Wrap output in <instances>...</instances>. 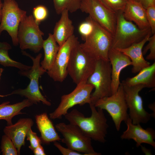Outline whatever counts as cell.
<instances>
[{"label": "cell", "instance_id": "obj_25", "mask_svg": "<svg viewBox=\"0 0 155 155\" xmlns=\"http://www.w3.org/2000/svg\"><path fill=\"white\" fill-rule=\"evenodd\" d=\"M55 11L60 14L64 10L73 13L80 9L82 0H53Z\"/></svg>", "mask_w": 155, "mask_h": 155}, {"label": "cell", "instance_id": "obj_33", "mask_svg": "<svg viewBox=\"0 0 155 155\" xmlns=\"http://www.w3.org/2000/svg\"><path fill=\"white\" fill-rule=\"evenodd\" d=\"M146 18L152 34H155V5L146 9Z\"/></svg>", "mask_w": 155, "mask_h": 155}, {"label": "cell", "instance_id": "obj_18", "mask_svg": "<svg viewBox=\"0 0 155 155\" xmlns=\"http://www.w3.org/2000/svg\"><path fill=\"white\" fill-rule=\"evenodd\" d=\"M152 34L151 33L149 34L142 41L127 48L117 49L130 59L132 62L131 71L133 73L138 72L142 69L150 65V63L144 58L142 50L145 44L148 41Z\"/></svg>", "mask_w": 155, "mask_h": 155}, {"label": "cell", "instance_id": "obj_14", "mask_svg": "<svg viewBox=\"0 0 155 155\" xmlns=\"http://www.w3.org/2000/svg\"><path fill=\"white\" fill-rule=\"evenodd\" d=\"M78 41L74 34L59 47L56 58L52 67L46 71L54 81L62 82L68 74L67 67L71 50Z\"/></svg>", "mask_w": 155, "mask_h": 155}, {"label": "cell", "instance_id": "obj_20", "mask_svg": "<svg viewBox=\"0 0 155 155\" xmlns=\"http://www.w3.org/2000/svg\"><path fill=\"white\" fill-rule=\"evenodd\" d=\"M69 12L67 10L61 12L60 18L56 23L54 28L52 34L59 47L73 35L74 27L69 18Z\"/></svg>", "mask_w": 155, "mask_h": 155}, {"label": "cell", "instance_id": "obj_5", "mask_svg": "<svg viewBox=\"0 0 155 155\" xmlns=\"http://www.w3.org/2000/svg\"><path fill=\"white\" fill-rule=\"evenodd\" d=\"M62 135L61 141L69 149L84 153L85 155H100L92 145L91 138L87 136L77 126L69 123H60L55 125Z\"/></svg>", "mask_w": 155, "mask_h": 155}, {"label": "cell", "instance_id": "obj_28", "mask_svg": "<svg viewBox=\"0 0 155 155\" xmlns=\"http://www.w3.org/2000/svg\"><path fill=\"white\" fill-rule=\"evenodd\" d=\"M93 29L94 25L92 19L89 16L85 21L80 24L78 28V32L83 40L84 41L91 34Z\"/></svg>", "mask_w": 155, "mask_h": 155}, {"label": "cell", "instance_id": "obj_24", "mask_svg": "<svg viewBox=\"0 0 155 155\" xmlns=\"http://www.w3.org/2000/svg\"><path fill=\"white\" fill-rule=\"evenodd\" d=\"M59 46L52 34L49 33L47 38L44 40L42 48L44 52L43 60L40 63L41 66L46 71L52 67L56 58Z\"/></svg>", "mask_w": 155, "mask_h": 155}, {"label": "cell", "instance_id": "obj_23", "mask_svg": "<svg viewBox=\"0 0 155 155\" xmlns=\"http://www.w3.org/2000/svg\"><path fill=\"white\" fill-rule=\"evenodd\" d=\"M135 76L128 78L122 83L129 86L143 84L146 88L155 87V62L140 71Z\"/></svg>", "mask_w": 155, "mask_h": 155}, {"label": "cell", "instance_id": "obj_15", "mask_svg": "<svg viewBox=\"0 0 155 155\" xmlns=\"http://www.w3.org/2000/svg\"><path fill=\"white\" fill-rule=\"evenodd\" d=\"M125 123L127 129L121 136V139H132L136 142V146L138 147L142 143H146L155 148V131L151 128H143L140 123L134 124L129 117Z\"/></svg>", "mask_w": 155, "mask_h": 155}, {"label": "cell", "instance_id": "obj_12", "mask_svg": "<svg viewBox=\"0 0 155 155\" xmlns=\"http://www.w3.org/2000/svg\"><path fill=\"white\" fill-rule=\"evenodd\" d=\"M26 15V11L21 9L15 0H4L0 24V35L3 31H6L11 36L13 45L18 46L19 26L21 21Z\"/></svg>", "mask_w": 155, "mask_h": 155}, {"label": "cell", "instance_id": "obj_30", "mask_svg": "<svg viewBox=\"0 0 155 155\" xmlns=\"http://www.w3.org/2000/svg\"><path fill=\"white\" fill-rule=\"evenodd\" d=\"M111 9L116 12H123L127 0H101Z\"/></svg>", "mask_w": 155, "mask_h": 155}, {"label": "cell", "instance_id": "obj_2", "mask_svg": "<svg viewBox=\"0 0 155 155\" xmlns=\"http://www.w3.org/2000/svg\"><path fill=\"white\" fill-rule=\"evenodd\" d=\"M22 54L30 57L32 60L33 65L29 69L26 71H20L18 73L21 75L27 77L30 79V82L25 89H19L5 95H0V97H3L14 94L25 97L31 101L34 104H37L41 102L44 105L50 106L51 103L42 94L39 88V79L47 71L40 65V61L42 56L39 53L35 58L31 56L25 51L22 50Z\"/></svg>", "mask_w": 155, "mask_h": 155}, {"label": "cell", "instance_id": "obj_4", "mask_svg": "<svg viewBox=\"0 0 155 155\" xmlns=\"http://www.w3.org/2000/svg\"><path fill=\"white\" fill-rule=\"evenodd\" d=\"M94 29L91 34L80 43L82 50L88 56L97 61H109L108 52L111 48L113 35L92 19Z\"/></svg>", "mask_w": 155, "mask_h": 155}, {"label": "cell", "instance_id": "obj_32", "mask_svg": "<svg viewBox=\"0 0 155 155\" xmlns=\"http://www.w3.org/2000/svg\"><path fill=\"white\" fill-rule=\"evenodd\" d=\"M26 137L27 140L29 141L30 142L28 147L32 151L42 142L40 137H38L37 133L33 131L31 128L28 131Z\"/></svg>", "mask_w": 155, "mask_h": 155}, {"label": "cell", "instance_id": "obj_22", "mask_svg": "<svg viewBox=\"0 0 155 155\" xmlns=\"http://www.w3.org/2000/svg\"><path fill=\"white\" fill-rule=\"evenodd\" d=\"M9 101H7L0 104V120L6 121L7 125L13 124L12 119L14 116L26 113L21 112L22 109L31 106L34 104L27 98L13 104H9Z\"/></svg>", "mask_w": 155, "mask_h": 155}, {"label": "cell", "instance_id": "obj_29", "mask_svg": "<svg viewBox=\"0 0 155 155\" xmlns=\"http://www.w3.org/2000/svg\"><path fill=\"white\" fill-rule=\"evenodd\" d=\"M33 16L36 22L39 25L40 22L47 18L48 12L44 6L39 5L34 7L33 9Z\"/></svg>", "mask_w": 155, "mask_h": 155}, {"label": "cell", "instance_id": "obj_11", "mask_svg": "<svg viewBox=\"0 0 155 155\" xmlns=\"http://www.w3.org/2000/svg\"><path fill=\"white\" fill-rule=\"evenodd\" d=\"M93 85L83 82L78 85L70 93L62 95L59 104L52 112L49 114L52 119H61L68 113L69 110L77 105L82 106L91 103V92Z\"/></svg>", "mask_w": 155, "mask_h": 155}, {"label": "cell", "instance_id": "obj_13", "mask_svg": "<svg viewBox=\"0 0 155 155\" xmlns=\"http://www.w3.org/2000/svg\"><path fill=\"white\" fill-rule=\"evenodd\" d=\"M126 101L129 110V117L134 124L146 123L150 119L151 114L143 106V101L139 92L146 88L143 84L129 86L122 83Z\"/></svg>", "mask_w": 155, "mask_h": 155}, {"label": "cell", "instance_id": "obj_37", "mask_svg": "<svg viewBox=\"0 0 155 155\" xmlns=\"http://www.w3.org/2000/svg\"><path fill=\"white\" fill-rule=\"evenodd\" d=\"M7 49L9 50L11 49V46L7 42H0V49Z\"/></svg>", "mask_w": 155, "mask_h": 155}, {"label": "cell", "instance_id": "obj_36", "mask_svg": "<svg viewBox=\"0 0 155 155\" xmlns=\"http://www.w3.org/2000/svg\"><path fill=\"white\" fill-rule=\"evenodd\" d=\"M33 151L35 155H46L43 148L41 144L34 149Z\"/></svg>", "mask_w": 155, "mask_h": 155}, {"label": "cell", "instance_id": "obj_27", "mask_svg": "<svg viewBox=\"0 0 155 155\" xmlns=\"http://www.w3.org/2000/svg\"><path fill=\"white\" fill-rule=\"evenodd\" d=\"M0 149L3 155H18L17 149L11 139L5 134L2 137Z\"/></svg>", "mask_w": 155, "mask_h": 155}, {"label": "cell", "instance_id": "obj_8", "mask_svg": "<svg viewBox=\"0 0 155 155\" xmlns=\"http://www.w3.org/2000/svg\"><path fill=\"white\" fill-rule=\"evenodd\" d=\"M80 9L88 14L94 20L113 35L116 26L117 13L101 0H82Z\"/></svg>", "mask_w": 155, "mask_h": 155}, {"label": "cell", "instance_id": "obj_10", "mask_svg": "<svg viewBox=\"0 0 155 155\" xmlns=\"http://www.w3.org/2000/svg\"><path fill=\"white\" fill-rule=\"evenodd\" d=\"M32 15H26L20 22L18 30V38L22 50L29 49L35 53L42 48L44 33Z\"/></svg>", "mask_w": 155, "mask_h": 155}, {"label": "cell", "instance_id": "obj_35", "mask_svg": "<svg viewBox=\"0 0 155 155\" xmlns=\"http://www.w3.org/2000/svg\"><path fill=\"white\" fill-rule=\"evenodd\" d=\"M140 3L145 9L155 5V0H134Z\"/></svg>", "mask_w": 155, "mask_h": 155}, {"label": "cell", "instance_id": "obj_3", "mask_svg": "<svg viewBox=\"0 0 155 155\" xmlns=\"http://www.w3.org/2000/svg\"><path fill=\"white\" fill-rule=\"evenodd\" d=\"M117 14L116 26L113 36L112 48L117 49L127 48L140 42L148 34L152 33L150 28L140 29L134 23L126 20L123 12H118Z\"/></svg>", "mask_w": 155, "mask_h": 155}, {"label": "cell", "instance_id": "obj_1", "mask_svg": "<svg viewBox=\"0 0 155 155\" xmlns=\"http://www.w3.org/2000/svg\"><path fill=\"white\" fill-rule=\"evenodd\" d=\"M91 114L86 117L77 109H74L65 116L69 123L78 126L92 140L104 143L108 125L103 110L96 107L94 104H89Z\"/></svg>", "mask_w": 155, "mask_h": 155}, {"label": "cell", "instance_id": "obj_17", "mask_svg": "<svg viewBox=\"0 0 155 155\" xmlns=\"http://www.w3.org/2000/svg\"><path fill=\"white\" fill-rule=\"evenodd\" d=\"M108 58L111 67L112 94L116 92L121 83L120 74L122 70L132 65L131 59L127 55L117 49L111 48L108 53Z\"/></svg>", "mask_w": 155, "mask_h": 155}, {"label": "cell", "instance_id": "obj_7", "mask_svg": "<svg viewBox=\"0 0 155 155\" xmlns=\"http://www.w3.org/2000/svg\"><path fill=\"white\" fill-rule=\"evenodd\" d=\"M94 104L96 108L105 110L108 112L117 131L120 129L122 122L125 123L129 117L122 83L116 92L110 96L99 99Z\"/></svg>", "mask_w": 155, "mask_h": 155}, {"label": "cell", "instance_id": "obj_21", "mask_svg": "<svg viewBox=\"0 0 155 155\" xmlns=\"http://www.w3.org/2000/svg\"><path fill=\"white\" fill-rule=\"evenodd\" d=\"M35 118L38 128L40 133L42 142L48 144L61 140V138L46 113L36 115Z\"/></svg>", "mask_w": 155, "mask_h": 155}, {"label": "cell", "instance_id": "obj_31", "mask_svg": "<svg viewBox=\"0 0 155 155\" xmlns=\"http://www.w3.org/2000/svg\"><path fill=\"white\" fill-rule=\"evenodd\" d=\"M148 44L142 50V53L145 55L150 50V53L147 56L146 59L150 60H155V34L150 36L149 38Z\"/></svg>", "mask_w": 155, "mask_h": 155}, {"label": "cell", "instance_id": "obj_38", "mask_svg": "<svg viewBox=\"0 0 155 155\" xmlns=\"http://www.w3.org/2000/svg\"><path fill=\"white\" fill-rule=\"evenodd\" d=\"M3 3L2 0H0V24L1 22L2 18V7Z\"/></svg>", "mask_w": 155, "mask_h": 155}, {"label": "cell", "instance_id": "obj_9", "mask_svg": "<svg viewBox=\"0 0 155 155\" xmlns=\"http://www.w3.org/2000/svg\"><path fill=\"white\" fill-rule=\"evenodd\" d=\"M111 67L109 61H96L95 69L86 83L93 85L94 92L91 96V103L94 104L98 99L111 96Z\"/></svg>", "mask_w": 155, "mask_h": 155}, {"label": "cell", "instance_id": "obj_39", "mask_svg": "<svg viewBox=\"0 0 155 155\" xmlns=\"http://www.w3.org/2000/svg\"><path fill=\"white\" fill-rule=\"evenodd\" d=\"M3 69L1 68H0V80L1 79V77L2 75V73L3 71Z\"/></svg>", "mask_w": 155, "mask_h": 155}, {"label": "cell", "instance_id": "obj_16", "mask_svg": "<svg viewBox=\"0 0 155 155\" xmlns=\"http://www.w3.org/2000/svg\"><path fill=\"white\" fill-rule=\"evenodd\" d=\"M34 123L31 118H21L14 124L7 125L3 129L4 134L11 139L17 149L18 155L20 154L21 147L25 145L27 133Z\"/></svg>", "mask_w": 155, "mask_h": 155}, {"label": "cell", "instance_id": "obj_6", "mask_svg": "<svg viewBox=\"0 0 155 155\" xmlns=\"http://www.w3.org/2000/svg\"><path fill=\"white\" fill-rule=\"evenodd\" d=\"M96 61L84 52L78 41L71 51L67 67V74L76 85L86 82L94 71Z\"/></svg>", "mask_w": 155, "mask_h": 155}, {"label": "cell", "instance_id": "obj_26", "mask_svg": "<svg viewBox=\"0 0 155 155\" xmlns=\"http://www.w3.org/2000/svg\"><path fill=\"white\" fill-rule=\"evenodd\" d=\"M9 50L0 49V64L5 67H16L21 71L27 70L31 68V66L26 65L11 59L9 55Z\"/></svg>", "mask_w": 155, "mask_h": 155}, {"label": "cell", "instance_id": "obj_19", "mask_svg": "<svg viewBox=\"0 0 155 155\" xmlns=\"http://www.w3.org/2000/svg\"><path fill=\"white\" fill-rule=\"evenodd\" d=\"M123 14L126 20L134 23L140 29L150 28L146 18V9L138 2L127 0Z\"/></svg>", "mask_w": 155, "mask_h": 155}, {"label": "cell", "instance_id": "obj_34", "mask_svg": "<svg viewBox=\"0 0 155 155\" xmlns=\"http://www.w3.org/2000/svg\"><path fill=\"white\" fill-rule=\"evenodd\" d=\"M54 146L59 150L63 155H82L83 154L78 152L71 150L67 147L62 146L58 141L53 142Z\"/></svg>", "mask_w": 155, "mask_h": 155}]
</instances>
